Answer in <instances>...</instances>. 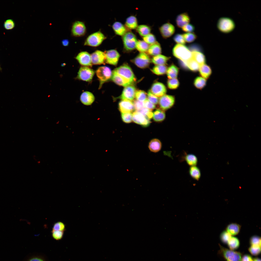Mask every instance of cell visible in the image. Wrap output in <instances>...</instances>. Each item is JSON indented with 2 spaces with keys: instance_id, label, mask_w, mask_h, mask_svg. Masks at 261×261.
Instances as JSON below:
<instances>
[{
  "instance_id": "obj_1",
  "label": "cell",
  "mask_w": 261,
  "mask_h": 261,
  "mask_svg": "<svg viewBox=\"0 0 261 261\" xmlns=\"http://www.w3.org/2000/svg\"><path fill=\"white\" fill-rule=\"evenodd\" d=\"M107 38V37L100 30L89 35L86 38L83 45L92 47H97L101 45Z\"/></svg>"
},
{
  "instance_id": "obj_2",
  "label": "cell",
  "mask_w": 261,
  "mask_h": 261,
  "mask_svg": "<svg viewBox=\"0 0 261 261\" xmlns=\"http://www.w3.org/2000/svg\"><path fill=\"white\" fill-rule=\"evenodd\" d=\"M174 56L185 63L192 58V52L184 45L177 44L173 49Z\"/></svg>"
},
{
  "instance_id": "obj_3",
  "label": "cell",
  "mask_w": 261,
  "mask_h": 261,
  "mask_svg": "<svg viewBox=\"0 0 261 261\" xmlns=\"http://www.w3.org/2000/svg\"><path fill=\"white\" fill-rule=\"evenodd\" d=\"M218 254L226 261H241L242 254L240 252L229 249L219 244Z\"/></svg>"
},
{
  "instance_id": "obj_4",
  "label": "cell",
  "mask_w": 261,
  "mask_h": 261,
  "mask_svg": "<svg viewBox=\"0 0 261 261\" xmlns=\"http://www.w3.org/2000/svg\"><path fill=\"white\" fill-rule=\"evenodd\" d=\"M123 47L127 51H130L136 48L138 41L136 36L131 31H128L122 36Z\"/></svg>"
},
{
  "instance_id": "obj_5",
  "label": "cell",
  "mask_w": 261,
  "mask_h": 261,
  "mask_svg": "<svg viewBox=\"0 0 261 261\" xmlns=\"http://www.w3.org/2000/svg\"><path fill=\"white\" fill-rule=\"evenodd\" d=\"M96 73L99 81V88L100 89L104 83L111 79L112 72L109 67L103 66L99 67L97 69Z\"/></svg>"
},
{
  "instance_id": "obj_6",
  "label": "cell",
  "mask_w": 261,
  "mask_h": 261,
  "mask_svg": "<svg viewBox=\"0 0 261 261\" xmlns=\"http://www.w3.org/2000/svg\"><path fill=\"white\" fill-rule=\"evenodd\" d=\"M113 71L132 83L135 81V75L131 68L127 64H123L116 68Z\"/></svg>"
},
{
  "instance_id": "obj_7",
  "label": "cell",
  "mask_w": 261,
  "mask_h": 261,
  "mask_svg": "<svg viewBox=\"0 0 261 261\" xmlns=\"http://www.w3.org/2000/svg\"><path fill=\"white\" fill-rule=\"evenodd\" d=\"M235 26L233 21L231 18L226 17L220 18L218 20L217 27L221 32L225 33H229L234 29Z\"/></svg>"
},
{
  "instance_id": "obj_8",
  "label": "cell",
  "mask_w": 261,
  "mask_h": 261,
  "mask_svg": "<svg viewBox=\"0 0 261 261\" xmlns=\"http://www.w3.org/2000/svg\"><path fill=\"white\" fill-rule=\"evenodd\" d=\"M72 35L74 37L84 36L87 32V28L85 23L82 21H76L72 24L71 29Z\"/></svg>"
},
{
  "instance_id": "obj_9",
  "label": "cell",
  "mask_w": 261,
  "mask_h": 261,
  "mask_svg": "<svg viewBox=\"0 0 261 261\" xmlns=\"http://www.w3.org/2000/svg\"><path fill=\"white\" fill-rule=\"evenodd\" d=\"M95 73L94 71L90 67L81 66L78 71L77 79L86 82L92 81Z\"/></svg>"
},
{
  "instance_id": "obj_10",
  "label": "cell",
  "mask_w": 261,
  "mask_h": 261,
  "mask_svg": "<svg viewBox=\"0 0 261 261\" xmlns=\"http://www.w3.org/2000/svg\"><path fill=\"white\" fill-rule=\"evenodd\" d=\"M132 61L138 67L144 68L149 66L151 60L147 54L145 53H140Z\"/></svg>"
},
{
  "instance_id": "obj_11",
  "label": "cell",
  "mask_w": 261,
  "mask_h": 261,
  "mask_svg": "<svg viewBox=\"0 0 261 261\" xmlns=\"http://www.w3.org/2000/svg\"><path fill=\"white\" fill-rule=\"evenodd\" d=\"M175 101L174 96L165 94L160 97L158 103L160 109L165 111L171 108L174 105Z\"/></svg>"
},
{
  "instance_id": "obj_12",
  "label": "cell",
  "mask_w": 261,
  "mask_h": 261,
  "mask_svg": "<svg viewBox=\"0 0 261 261\" xmlns=\"http://www.w3.org/2000/svg\"><path fill=\"white\" fill-rule=\"evenodd\" d=\"M106 57V63L113 65H116L120 57V54L116 49H112L104 52Z\"/></svg>"
},
{
  "instance_id": "obj_13",
  "label": "cell",
  "mask_w": 261,
  "mask_h": 261,
  "mask_svg": "<svg viewBox=\"0 0 261 261\" xmlns=\"http://www.w3.org/2000/svg\"><path fill=\"white\" fill-rule=\"evenodd\" d=\"M75 58L83 66L91 67L92 66L91 54L87 51L80 52L76 56Z\"/></svg>"
},
{
  "instance_id": "obj_14",
  "label": "cell",
  "mask_w": 261,
  "mask_h": 261,
  "mask_svg": "<svg viewBox=\"0 0 261 261\" xmlns=\"http://www.w3.org/2000/svg\"><path fill=\"white\" fill-rule=\"evenodd\" d=\"M160 33L162 37L167 39L171 37L175 31L174 26L169 22L164 24L159 28Z\"/></svg>"
},
{
  "instance_id": "obj_15",
  "label": "cell",
  "mask_w": 261,
  "mask_h": 261,
  "mask_svg": "<svg viewBox=\"0 0 261 261\" xmlns=\"http://www.w3.org/2000/svg\"><path fill=\"white\" fill-rule=\"evenodd\" d=\"M136 91L135 87L134 86L132 85L128 86L125 87L119 98L122 100L133 101L135 97Z\"/></svg>"
},
{
  "instance_id": "obj_16",
  "label": "cell",
  "mask_w": 261,
  "mask_h": 261,
  "mask_svg": "<svg viewBox=\"0 0 261 261\" xmlns=\"http://www.w3.org/2000/svg\"><path fill=\"white\" fill-rule=\"evenodd\" d=\"M91 55L92 65H97L105 64L106 57L104 52L97 50L93 52Z\"/></svg>"
},
{
  "instance_id": "obj_17",
  "label": "cell",
  "mask_w": 261,
  "mask_h": 261,
  "mask_svg": "<svg viewBox=\"0 0 261 261\" xmlns=\"http://www.w3.org/2000/svg\"><path fill=\"white\" fill-rule=\"evenodd\" d=\"M132 120L136 123L144 127L149 126L151 123L149 119L137 111L134 112L132 114Z\"/></svg>"
},
{
  "instance_id": "obj_18",
  "label": "cell",
  "mask_w": 261,
  "mask_h": 261,
  "mask_svg": "<svg viewBox=\"0 0 261 261\" xmlns=\"http://www.w3.org/2000/svg\"><path fill=\"white\" fill-rule=\"evenodd\" d=\"M150 91L158 97L165 95L167 90L165 86L163 84L160 82H156L153 84Z\"/></svg>"
},
{
  "instance_id": "obj_19",
  "label": "cell",
  "mask_w": 261,
  "mask_h": 261,
  "mask_svg": "<svg viewBox=\"0 0 261 261\" xmlns=\"http://www.w3.org/2000/svg\"><path fill=\"white\" fill-rule=\"evenodd\" d=\"M118 108L121 113H131L134 108L133 102L126 100L120 101L118 103Z\"/></svg>"
},
{
  "instance_id": "obj_20",
  "label": "cell",
  "mask_w": 261,
  "mask_h": 261,
  "mask_svg": "<svg viewBox=\"0 0 261 261\" xmlns=\"http://www.w3.org/2000/svg\"><path fill=\"white\" fill-rule=\"evenodd\" d=\"M111 79L116 84L125 87L132 84L129 81L114 71L112 72V74Z\"/></svg>"
},
{
  "instance_id": "obj_21",
  "label": "cell",
  "mask_w": 261,
  "mask_h": 261,
  "mask_svg": "<svg viewBox=\"0 0 261 261\" xmlns=\"http://www.w3.org/2000/svg\"><path fill=\"white\" fill-rule=\"evenodd\" d=\"M94 96L91 92L85 91L83 92L80 97V100L84 105L89 106L91 105L94 102Z\"/></svg>"
},
{
  "instance_id": "obj_22",
  "label": "cell",
  "mask_w": 261,
  "mask_h": 261,
  "mask_svg": "<svg viewBox=\"0 0 261 261\" xmlns=\"http://www.w3.org/2000/svg\"><path fill=\"white\" fill-rule=\"evenodd\" d=\"M190 21V17L188 13L186 12L178 15L176 19L177 26L180 28L189 23Z\"/></svg>"
},
{
  "instance_id": "obj_23",
  "label": "cell",
  "mask_w": 261,
  "mask_h": 261,
  "mask_svg": "<svg viewBox=\"0 0 261 261\" xmlns=\"http://www.w3.org/2000/svg\"><path fill=\"white\" fill-rule=\"evenodd\" d=\"M112 27L115 34L118 36H122L127 31V29L125 26L119 22H114Z\"/></svg>"
},
{
  "instance_id": "obj_24",
  "label": "cell",
  "mask_w": 261,
  "mask_h": 261,
  "mask_svg": "<svg viewBox=\"0 0 261 261\" xmlns=\"http://www.w3.org/2000/svg\"><path fill=\"white\" fill-rule=\"evenodd\" d=\"M125 26L127 29L129 30L136 29L138 26V20L136 17L132 15L128 17L126 20Z\"/></svg>"
},
{
  "instance_id": "obj_25",
  "label": "cell",
  "mask_w": 261,
  "mask_h": 261,
  "mask_svg": "<svg viewBox=\"0 0 261 261\" xmlns=\"http://www.w3.org/2000/svg\"><path fill=\"white\" fill-rule=\"evenodd\" d=\"M161 147V143L158 139H153L149 143L148 148L152 152H157L160 151Z\"/></svg>"
},
{
  "instance_id": "obj_26",
  "label": "cell",
  "mask_w": 261,
  "mask_h": 261,
  "mask_svg": "<svg viewBox=\"0 0 261 261\" xmlns=\"http://www.w3.org/2000/svg\"><path fill=\"white\" fill-rule=\"evenodd\" d=\"M150 55L153 56L160 54L161 52V48L160 43L157 41L150 45L147 51Z\"/></svg>"
},
{
  "instance_id": "obj_27",
  "label": "cell",
  "mask_w": 261,
  "mask_h": 261,
  "mask_svg": "<svg viewBox=\"0 0 261 261\" xmlns=\"http://www.w3.org/2000/svg\"><path fill=\"white\" fill-rule=\"evenodd\" d=\"M241 226L235 223L228 225L226 228V231L232 236L237 235L239 233Z\"/></svg>"
},
{
  "instance_id": "obj_28",
  "label": "cell",
  "mask_w": 261,
  "mask_h": 261,
  "mask_svg": "<svg viewBox=\"0 0 261 261\" xmlns=\"http://www.w3.org/2000/svg\"><path fill=\"white\" fill-rule=\"evenodd\" d=\"M199 70L201 75L205 79L208 78L211 73L210 67L205 64L200 65Z\"/></svg>"
},
{
  "instance_id": "obj_29",
  "label": "cell",
  "mask_w": 261,
  "mask_h": 261,
  "mask_svg": "<svg viewBox=\"0 0 261 261\" xmlns=\"http://www.w3.org/2000/svg\"><path fill=\"white\" fill-rule=\"evenodd\" d=\"M169 58L160 54L153 56L152 58V62L156 65H165Z\"/></svg>"
},
{
  "instance_id": "obj_30",
  "label": "cell",
  "mask_w": 261,
  "mask_h": 261,
  "mask_svg": "<svg viewBox=\"0 0 261 261\" xmlns=\"http://www.w3.org/2000/svg\"><path fill=\"white\" fill-rule=\"evenodd\" d=\"M189 174L194 179L198 181L201 177V173L199 168L196 166H190L189 170Z\"/></svg>"
},
{
  "instance_id": "obj_31",
  "label": "cell",
  "mask_w": 261,
  "mask_h": 261,
  "mask_svg": "<svg viewBox=\"0 0 261 261\" xmlns=\"http://www.w3.org/2000/svg\"><path fill=\"white\" fill-rule=\"evenodd\" d=\"M152 117L154 120L156 122H162L166 117L164 111L160 109H157L153 113Z\"/></svg>"
},
{
  "instance_id": "obj_32",
  "label": "cell",
  "mask_w": 261,
  "mask_h": 261,
  "mask_svg": "<svg viewBox=\"0 0 261 261\" xmlns=\"http://www.w3.org/2000/svg\"><path fill=\"white\" fill-rule=\"evenodd\" d=\"M137 32L143 37L150 33L151 29L149 26L144 24L138 26L136 29Z\"/></svg>"
},
{
  "instance_id": "obj_33",
  "label": "cell",
  "mask_w": 261,
  "mask_h": 261,
  "mask_svg": "<svg viewBox=\"0 0 261 261\" xmlns=\"http://www.w3.org/2000/svg\"><path fill=\"white\" fill-rule=\"evenodd\" d=\"M184 158L187 164L190 166H196L197 164V158L194 154L190 153L186 154Z\"/></svg>"
},
{
  "instance_id": "obj_34",
  "label": "cell",
  "mask_w": 261,
  "mask_h": 261,
  "mask_svg": "<svg viewBox=\"0 0 261 261\" xmlns=\"http://www.w3.org/2000/svg\"><path fill=\"white\" fill-rule=\"evenodd\" d=\"M227 244L230 249L234 250L239 247L240 245V242L237 237L232 236L229 240Z\"/></svg>"
},
{
  "instance_id": "obj_35",
  "label": "cell",
  "mask_w": 261,
  "mask_h": 261,
  "mask_svg": "<svg viewBox=\"0 0 261 261\" xmlns=\"http://www.w3.org/2000/svg\"><path fill=\"white\" fill-rule=\"evenodd\" d=\"M192 58L197 62L200 65L204 64L205 58L204 55L202 53L197 51L192 52Z\"/></svg>"
},
{
  "instance_id": "obj_36",
  "label": "cell",
  "mask_w": 261,
  "mask_h": 261,
  "mask_svg": "<svg viewBox=\"0 0 261 261\" xmlns=\"http://www.w3.org/2000/svg\"><path fill=\"white\" fill-rule=\"evenodd\" d=\"M150 45L143 40H138L137 43L136 48L140 53L147 52Z\"/></svg>"
},
{
  "instance_id": "obj_37",
  "label": "cell",
  "mask_w": 261,
  "mask_h": 261,
  "mask_svg": "<svg viewBox=\"0 0 261 261\" xmlns=\"http://www.w3.org/2000/svg\"><path fill=\"white\" fill-rule=\"evenodd\" d=\"M178 72V68L175 65H172L167 69V73L169 79L176 78Z\"/></svg>"
},
{
  "instance_id": "obj_38",
  "label": "cell",
  "mask_w": 261,
  "mask_h": 261,
  "mask_svg": "<svg viewBox=\"0 0 261 261\" xmlns=\"http://www.w3.org/2000/svg\"><path fill=\"white\" fill-rule=\"evenodd\" d=\"M167 67L165 65H156L151 69L152 72L158 75H161L165 74L167 70Z\"/></svg>"
},
{
  "instance_id": "obj_39",
  "label": "cell",
  "mask_w": 261,
  "mask_h": 261,
  "mask_svg": "<svg viewBox=\"0 0 261 261\" xmlns=\"http://www.w3.org/2000/svg\"><path fill=\"white\" fill-rule=\"evenodd\" d=\"M185 63H186L188 67L192 71H196L199 69L200 65L192 58Z\"/></svg>"
},
{
  "instance_id": "obj_40",
  "label": "cell",
  "mask_w": 261,
  "mask_h": 261,
  "mask_svg": "<svg viewBox=\"0 0 261 261\" xmlns=\"http://www.w3.org/2000/svg\"><path fill=\"white\" fill-rule=\"evenodd\" d=\"M206 83V79L201 77H198L196 78L194 82L195 87L200 89H201L204 87Z\"/></svg>"
},
{
  "instance_id": "obj_41",
  "label": "cell",
  "mask_w": 261,
  "mask_h": 261,
  "mask_svg": "<svg viewBox=\"0 0 261 261\" xmlns=\"http://www.w3.org/2000/svg\"><path fill=\"white\" fill-rule=\"evenodd\" d=\"M186 42L191 43L194 42L196 39L197 36L194 33H186L183 34Z\"/></svg>"
},
{
  "instance_id": "obj_42",
  "label": "cell",
  "mask_w": 261,
  "mask_h": 261,
  "mask_svg": "<svg viewBox=\"0 0 261 261\" xmlns=\"http://www.w3.org/2000/svg\"><path fill=\"white\" fill-rule=\"evenodd\" d=\"M147 94L144 91L139 90L136 91L135 97L136 100L142 102H144L147 99Z\"/></svg>"
},
{
  "instance_id": "obj_43",
  "label": "cell",
  "mask_w": 261,
  "mask_h": 261,
  "mask_svg": "<svg viewBox=\"0 0 261 261\" xmlns=\"http://www.w3.org/2000/svg\"><path fill=\"white\" fill-rule=\"evenodd\" d=\"M248 250L251 255L257 256L261 253V247L258 246H251L248 248Z\"/></svg>"
},
{
  "instance_id": "obj_44",
  "label": "cell",
  "mask_w": 261,
  "mask_h": 261,
  "mask_svg": "<svg viewBox=\"0 0 261 261\" xmlns=\"http://www.w3.org/2000/svg\"><path fill=\"white\" fill-rule=\"evenodd\" d=\"M143 40L150 45L154 44L157 42L155 36L151 33L143 37Z\"/></svg>"
},
{
  "instance_id": "obj_45",
  "label": "cell",
  "mask_w": 261,
  "mask_h": 261,
  "mask_svg": "<svg viewBox=\"0 0 261 261\" xmlns=\"http://www.w3.org/2000/svg\"><path fill=\"white\" fill-rule=\"evenodd\" d=\"M232 236L226 230L222 232L221 233L220 238L221 241L225 244H227Z\"/></svg>"
},
{
  "instance_id": "obj_46",
  "label": "cell",
  "mask_w": 261,
  "mask_h": 261,
  "mask_svg": "<svg viewBox=\"0 0 261 261\" xmlns=\"http://www.w3.org/2000/svg\"><path fill=\"white\" fill-rule=\"evenodd\" d=\"M167 84L168 87L169 88L174 89L178 87L179 83L178 80L175 78L168 80Z\"/></svg>"
},
{
  "instance_id": "obj_47",
  "label": "cell",
  "mask_w": 261,
  "mask_h": 261,
  "mask_svg": "<svg viewBox=\"0 0 261 261\" xmlns=\"http://www.w3.org/2000/svg\"><path fill=\"white\" fill-rule=\"evenodd\" d=\"M249 243L251 246H258L261 247V237L257 235L253 236L250 238Z\"/></svg>"
},
{
  "instance_id": "obj_48",
  "label": "cell",
  "mask_w": 261,
  "mask_h": 261,
  "mask_svg": "<svg viewBox=\"0 0 261 261\" xmlns=\"http://www.w3.org/2000/svg\"><path fill=\"white\" fill-rule=\"evenodd\" d=\"M15 25V22L12 19H8L4 22L3 25L4 28L6 29L11 30L14 28Z\"/></svg>"
},
{
  "instance_id": "obj_49",
  "label": "cell",
  "mask_w": 261,
  "mask_h": 261,
  "mask_svg": "<svg viewBox=\"0 0 261 261\" xmlns=\"http://www.w3.org/2000/svg\"><path fill=\"white\" fill-rule=\"evenodd\" d=\"M148 100L154 104H157L158 103L159 99L158 97L153 94L149 90L147 95Z\"/></svg>"
},
{
  "instance_id": "obj_50",
  "label": "cell",
  "mask_w": 261,
  "mask_h": 261,
  "mask_svg": "<svg viewBox=\"0 0 261 261\" xmlns=\"http://www.w3.org/2000/svg\"><path fill=\"white\" fill-rule=\"evenodd\" d=\"M174 41L177 44L184 45L186 43L183 34H177L173 38Z\"/></svg>"
},
{
  "instance_id": "obj_51",
  "label": "cell",
  "mask_w": 261,
  "mask_h": 261,
  "mask_svg": "<svg viewBox=\"0 0 261 261\" xmlns=\"http://www.w3.org/2000/svg\"><path fill=\"white\" fill-rule=\"evenodd\" d=\"M65 226L64 223L61 221H58L54 224L52 228V230L64 232L65 230Z\"/></svg>"
},
{
  "instance_id": "obj_52",
  "label": "cell",
  "mask_w": 261,
  "mask_h": 261,
  "mask_svg": "<svg viewBox=\"0 0 261 261\" xmlns=\"http://www.w3.org/2000/svg\"><path fill=\"white\" fill-rule=\"evenodd\" d=\"M147 118L150 119L152 117L153 113L151 110L146 108H143L140 110L137 111Z\"/></svg>"
},
{
  "instance_id": "obj_53",
  "label": "cell",
  "mask_w": 261,
  "mask_h": 261,
  "mask_svg": "<svg viewBox=\"0 0 261 261\" xmlns=\"http://www.w3.org/2000/svg\"><path fill=\"white\" fill-rule=\"evenodd\" d=\"M64 232L52 230L51 231L52 237L55 239L58 240L61 239L63 237Z\"/></svg>"
},
{
  "instance_id": "obj_54",
  "label": "cell",
  "mask_w": 261,
  "mask_h": 261,
  "mask_svg": "<svg viewBox=\"0 0 261 261\" xmlns=\"http://www.w3.org/2000/svg\"><path fill=\"white\" fill-rule=\"evenodd\" d=\"M121 116L122 120L125 123H130L132 120V114L131 113H121Z\"/></svg>"
},
{
  "instance_id": "obj_55",
  "label": "cell",
  "mask_w": 261,
  "mask_h": 261,
  "mask_svg": "<svg viewBox=\"0 0 261 261\" xmlns=\"http://www.w3.org/2000/svg\"><path fill=\"white\" fill-rule=\"evenodd\" d=\"M133 103L134 108L137 111H138L144 108V105L143 102L135 100L134 101Z\"/></svg>"
},
{
  "instance_id": "obj_56",
  "label": "cell",
  "mask_w": 261,
  "mask_h": 261,
  "mask_svg": "<svg viewBox=\"0 0 261 261\" xmlns=\"http://www.w3.org/2000/svg\"><path fill=\"white\" fill-rule=\"evenodd\" d=\"M181 28L182 31L186 33L193 32L195 30L194 26L190 23L185 25Z\"/></svg>"
},
{
  "instance_id": "obj_57",
  "label": "cell",
  "mask_w": 261,
  "mask_h": 261,
  "mask_svg": "<svg viewBox=\"0 0 261 261\" xmlns=\"http://www.w3.org/2000/svg\"><path fill=\"white\" fill-rule=\"evenodd\" d=\"M144 102V107L151 111L156 107L155 105L150 102L148 99H146Z\"/></svg>"
},
{
  "instance_id": "obj_58",
  "label": "cell",
  "mask_w": 261,
  "mask_h": 261,
  "mask_svg": "<svg viewBox=\"0 0 261 261\" xmlns=\"http://www.w3.org/2000/svg\"><path fill=\"white\" fill-rule=\"evenodd\" d=\"M253 258L251 255L245 254L242 256L241 261H253Z\"/></svg>"
},
{
  "instance_id": "obj_59",
  "label": "cell",
  "mask_w": 261,
  "mask_h": 261,
  "mask_svg": "<svg viewBox=\"0 0 261 261\" xmlns=\"http://www.w3.org/2000/svg\"><path fill=\"white\" fill-rule=\"evenodd\" d=\"M62 44L64 46H68L69 43V40L67 39H64L61 41Z\"/></svg>"
},
{
  "instance_id": "obj_60",
  "label": "cell",
  "mask_w": 261,
  "mask_h": 261,
  "mask_svg": "<svg viewBox=\"0 0 261 261\" xmlns=\"http://www.w3.org/2000/svg\"><path fill=\"white\" fill-rule=\"evenodd\" d=\"M29 261H44L41 258L38 257H34L30 259Z\"/></svg>"
},
{
  "instance_id": "obj_61",
  "label": "cell",
  "mask_w": 261,
  "mask_h": 261,
  "mask_svg": "<svg viewBox=\"0 0 261 261\" xmlns=\"http://www.w3.org/2000/svg\"><path fill=\"white\" fill-rule=\"evenodd\" d=\"M253 261H261V259L259 257H256L253 258Z\"/></svg>"
},
{
  "instance_id": "obj_62",
  "label": "cell",
  "mask_w": 261,
  "mask_h": 261,
  "mask_svg": "<svg viewBox=\"0 0 261 261\" xmlns=\"http://www.w3.org/2000/svg\"><path fill=\"white\" fill-rule=\"evenodd\" d=\"M66 65V64L65 63H62V64H61V66H62V67H63V66H65V65Z\"/></svg>"
},
{
  "instance_id": "obj_63",
  "label": "cell",
  "mask_w": 261,
  "mask_h": 261,
  "mask_svg": "<svg viewBox=\"0 0 261 261\" xmlns=\"http://www.w3.org/2000/svg\"><path fill=\"white\" fill-rule=\"evenodd\" d=\"M59 121H58L56 123L57 124H58L59 123Z\"/></svg>"
},
{
  "instance_id": "obj_64",
  "label": "cell",
  "mask_w": 261,
  "mask_h": 261,
  "mask_svg": "<svg viewBox=\"0 0 261 261\" xmlns=\"http://www.w3.org/2000/svg\"><path fill=\"white\" fill-rule=\"evenodd\" d=\"M1 70V67H0V70Z\"/></svg>"
}]
</instances>
